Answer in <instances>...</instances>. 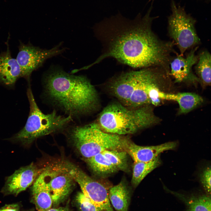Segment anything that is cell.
<instances>
[{
  "label": "cell",
  "instance_id": "cell-1",
  "mask_svg": "<svg viewBox=\"0 0 211 211\" xmlns=\"http://www.w3.org/2000/svg\"><path fill=\"white\" fill-rule=\"evenodd\" d=\"M151 8L133 20L120 14L97 24L94 30L103 47L102 53L90 67L110 57L134 68L158 67L169 71L172 54L177 53L172 41L160 39L153 31Z\"/></svg>",
  "mask_w": 211,
  "mask_h": 211
},
{
  "label": "cell",
  "instance_id": "cell-2",
  "mask_svg": "<svg viewBox=\"0 0 211 211\" xmlns=\"http://www.w3.org/2000/svg\"><path fill=\"white\" fill-rule=\"evenodd\" d=\"M44 81L50 97L71 116L89 113L97 106L96 90L84 76L71 74L54 67L46 73Z\"/></svg>",
  "mask_w": 211,
  "mask_h": 211
},
{
  "label": "cell",
  "instance_id": "cell-3",
  "mask_svg": "<svg viewBox=\"0 0 211 211\" xmlns=\"http://www.w3.org/2000/svg\"><path fill=\"white\" fill-rule=\"evenodd\" d=\"M167 71L158 67L142 68L122 73L110 82V91L127 107L137 108L150 105L148 93L150 86L161 79Z\"/></svg>",
  "mask_w": 211,
  "mask_h": 211
},
{
  "label": "cell",
  "instance_id": "cell-4",
  "mask_svg": "<svg viewBox=\"0 0 211 211\" xmlns=\"http://www.w3.org/2000/svg\"><path fill=\"white\" fill-rule=\"evenodd\" d=\"M159 120L150 105L133 108L114 102L104 108L96 123L105 132L122 135L134 134Z\"/></svg>",
  "mask_w": 211,
  "mask_h": 211
},
{
  "label": "cell",
  "instance_id": "cell-5",
  "mask_svg": "<svg viewBox=\"0 0 211 211\" xmlns=\"http://www.w3.org/2000/svg\"><path fill=\"white\" fill-rule=\"evenodd\" d=\"M27 95L30 106L29 115L24 127L12 137L13 140L26 146L38 137L61 129L71 121V116L59 115L54 110L44 114L38 107L30 88Z\"/></svg>",
  "mask_w": 211,
  "mask_h": 211
},
{
  "label": "cell",
  "instance_id": "cell-6",
  "mask_svg": "<svg viewBox=\"0 0 211 211\" xmlns=\"http://www.w3.org/2000/svg\"><path fill=\"white\" fill-rule=\"evenodd\" d=\"M72 135L76 147L86 159L106 150L125 149L129 141L122 135L103 131L96 123L76 127Z\"/></svg>",
  "mask_w": 211,
  "mask_h": 211
},
{
  "label": "cell",
  "instance_id": "cell-7",
  "mask_svg": "<svg viewBox=\"0 0 211 211\" xmlns=\"http://www.w3.org/2000/svg\"><path fill=\"white\" fill-rule=\"evenodd\" d=\"M171 9L168 20V33L178 49L179 54L183 56L187 50L198 46L200 43L195 28L196 21L173 0Z\"/></svg>",
  "mask_w": 211,
  "mask_h": 211
},
{
  "label": "cell",
  "instance_id": "cell-8",
  "mask_svg": "<svg viewBox=\"0 0 211 211\" xmlns=\"http://www.w3.org/2000/svg\"><path fill=\"white\" fill-rule=\"evenodd\" d=\"M74 180L79 185L82 193L95 205L104 211H114L110 201L108 187L91 178L70 164H66Z\"/></svg>",
  "mask_w": 211,
  "mask_h": 211
},
{
  "label": "cell",
  "instance_id": "cell-9",
  "mask_svg": "<svg viewBox=\"0 0 211 211\" xmlns=\"http://www.w3.org/2000/svg\"><path fill=\"white\" fill-rule=\"evenodd\" d=\"M61 45L46 50L21 43L16 59L21 69V77L29 78L32 72L41 66L47 59L62 52L64 49L61 48Z\"/></svg>",
  "mask_w": 211,
  "mask_h": 211
},
{
  "label": "cell",
  "instance_id": "cell-10",
  "mask_svg": "<svg viewBox=\"0 0 211 211\" xmlns=\"http://www.w3.org/2000/svg\"><path fill=\"white\" fill-rule=\"evenodd\" d=\"M52 197L53 204L62 202L72 190L74 181L65 166L54 169L47 168L43 171Z\"/></svg>",
  "mask_w": 211,
  "mask_h": 211
},
{
  "label": "cell",
  "instance_id": "cell-11",
  "mask_svg": "<svg viewBox=\"0 0 211 211\" xmlns=\"http://www.w3.org/2000/svg\"><path fill=\"white\" fill-rule=\"evenodd\" d=\"M198 47L197 46L191 49L185 57L178 54L173 57L169 64L170 75L174 78L175 82H199L192 70L198 60V56L196 53Z\"/></svg>",
  "mask_w": 211,
  "mask_h": 211
},
{
  "label": "cell",
  "instance_id": "cell-12",
  "mask_svg": "<svg viewBox=\"0 0 211 211\" xmlns=\"http://www.w3.org/2000/svg\"><path fill=\"white\" fill-rule=\"evenodd\" d=\"M44 169L33 163L20 168L7 178L4 190L8 193L18 194L33 183Z\"/></svg>",
  "mask_w": 211,
  "mask_h": 211
},
{
  "label": "cell",
  "instance_id": "cell-13",
  "mask_svg": "<svg viewBox=\"0 0 211 211\" xmlns=\"http://www.w3.org/2000/svg\"><path fill=\"white\" fill-rule=\"evenodd\" d=\"M177 146L174 142L156 146H141L129 141L125 150L134 162H147L154 160L164 151L174 149Z\"/></svg>",
  "mask_w": 211,
  "mask_h": 211
},
{
  "label": "cell",
  "instance_id": "cell-14",
  "mask_svg": "<svg viewBox=\"0 0 211 211\" xmlns=\"http://www.w3.org/2000/svg\"><path fill=\"white\" fill-rule=\"evenodd\" d=\"M8 47L6 52L0 54V81L11 86L21 77V73L17 60L11 56Z\"/></svg>",
  "mask_w": 211,
  "mask_h": 211
},
{
  "label": "cell",
  "instance_id": "cell-15",
  "mask_svg": "<svg viewBox=\"0 0 211 211\" xmlns=\"http://www.w3.org/2000/svg\"><path fill=\"white\" fill-rule=\"evenodd\" d=\"M158 96L160 99L174 101L177 102L179 107L180 114H185L190 112L200 105L203 101L201 96L193 93H165L159 90Z\"/></svg>",
  "mask_w": 211,
  "mask_h": 211
},
{
  "label": "cell",
  "instance_id": "cell-16",
  "mask_svg": "<svg viewBox=\"0 0 211 211\" xmlns=\"http://www.w3.org/2000/svg\"><path fill=\"white\" fill-rule=\"evenodd\" d=\"M32 191L33 200L37 210H44L51 208L52 201L43 171L33 183Z\"/></svg>",
  "mask_w": 211,
  "mask_h": 211
},
{
  "label": "cell",
  "instance_id": "cell-17",
  "mask_svg": "<svg viewBox=\"0 0 211 211\" xmlns=\"http://www.w3.org/2000/svg\"><path fill=\"white\" fill-rule=\"evenodd\" d=\"M131 195L129 187L122 182L111 187L109 190L110 201L116 211H129Z\"/></svg>",
  "mask_w": 211,
  "mask_h": 211
},
{
  "label": "cell",
  "instance_id": "cell-18",
  "mask_svg": "<svg viewBox=\"0 0 211 211\" xmlns=\"http://www.w3.org/2000/svg\"><path fill=\"white\" fill-rule=\"evenodd\" d=\"M170 192L185 204L186 211H211V195L206 193L185 195Z\"/></svg>",
  "mask_w": 211,
  "mask_h": 211
},
{
  "label": "cell",
  "instance_id": "cell-19",
  "mask_svg": "<svg viewBox=\"0 0 211 211\" xmlns=\"http://www.w3.org/2000/svg\"><path fill=\"white\" fill-rule=\"evenodd\" d=\"M195 70L199 82L204 86H210L211 82V57L209 52L204 50L200 52Z\"/></svg>",
  "mask_w": 211,
  "mask_h": 211
},
{
  "label": "cell",
  "instance_id": "cell-20",
  "mask_svg": "<svg viewBox=\"0 0 211 211\" xmlns=\"http://www.w3.org/2000/svg\"><path fill=\"white\" fill-rule=\"evenodd\" d=\"M159 156L147 162H134L132 169V183L135 187L137 186L150 172L161 164Z\"/></svg>",
  "mask_w": 211,
  "mask_h": 211
},
{
  "label": "cell",
  "instance_id": "cell-21",
  "mask_svg": "<svg viewBox=\"0 0 211 211\" xmlns=\"http://www.w3.org/2000/svg\"><path fill=\"white\" fill-rule=\"evenodd\" d=\"M86 161L94 172L101 176H106L118 170L102 153L86 159Z\"/></svg>",
  "mask_w": 211,
  "mask_h": 211
},
{
  "label": "cell",
  "instance_id": "cell-22",
  "mask_svg": "<svg viewBox=\"0 0 211 211\" xmlns=\"http://www.w3.org/2000/svg\"><path fill=\"white\" fill-rule=\"evenodd\" d=\"M101 153L118 170H127L128 164L127 153L126 151L106 150Z\"/></svg>",
  "mask_w": 211,
  "mask_h": 211
},
{
  "label": "cell",
  "instance_id": "cell-23",
  "mask_svg": "<svg viewBox=\"0 0 211 211\" xmlns=\"http://www.w3.org/2000/svg\"><path fill=\"white\" fill-rule=\"evenodd\" d=\"M76 200L81 211H104L93 204L82 192L78 193Z\"/></svg>",
  "mask_w": 211,
  "mask_h": 211
},
{
  "label": "cell",
  "instance_id": "cell-24",
  "mask_svg": "<svg viewBox=\"0 0 211 211\" xmlns=\"http://www.w3.org/2000/svg\"><path fill=\"white\" fill-rule=\"evenodd\" d=\"M211 168L207 167L204 169L200 175V180L206 193L211 195Z\"/></svg>",
  "mask_w": 211,
  "mask_h": 211
},
{
  "label": "cell",
  "instance_id": "cell-25",
  "mask_svg": "<svg viewBox=\"0 0 211 211\" xmlns=\"http://www.w3.org/2000/svg\"><path fill=\"white\" fill-rule=\"evenodd\" d=\"M0 211H19V210L16 205H12L0 209Z\"/></svg>",
  "mask_w": 211,
  "mask_h": 211
},
{
  "label": "cell",
  "instance_id": "cell-26",
  "mask_svg": "<svg viewBox=\"0 0 211 211\" xmlns=\"http://www.w3.org/2000/svg\"><path fill=\"white\" fill-rule=\"evenodd\" d=\"M38 211H69L67 207H60L57 208H50L46 210H37Z\"/></svg>",
  "mask_w": 211,
  "mask_h": 211
}]
</instances>
